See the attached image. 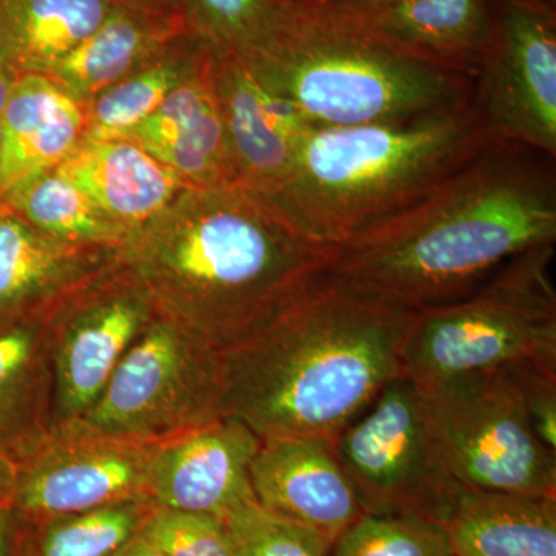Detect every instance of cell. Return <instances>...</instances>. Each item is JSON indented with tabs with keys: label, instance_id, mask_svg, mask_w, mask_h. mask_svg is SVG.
<instances>
[{
	"label": "cell",
	"instance_id": "obj_1",
	"mask_svg": "<svg viewBox=\"0 0 556 556\" xmlns=\"http://www.w3.org/2000/svg\"><path fill=\"white\" fill-rule=\"evenodd\" d=\"M555 163L489 146L422 200L339 244L329 280L408 313L466 298L522 252L555 244Z\"/></svg>",
	"mask_w": 556,
	"mask_h": 556
},
{
	"label": "cell",
	"instance_id": "obj_2",
	"mask_svg": "<svg viewBox=\"0 0 556 556\" xmlns=\"http://www.w3.org/2000/svg\"><path fill=\"white\" fill-rule=\"evenodd\" d=\"M336 252L239 185L182 190L119 249L160 316L219 354L325 280Z\"/></svg>",
	"mask_w": 556,
	"mask_h": 556
},
{
	"label": "cell",
	"instance_id": "obj_3",
	"mask_svg": "<svg viewBox=\"0 0 556 556\" xmlns=\"http://www.w3.org/2000/svg\"><path fill=\"white\" fill-rule=\"evenodd\" d=\"M416 313L391 308L325 278L222 357L223 416L262 441L340 433L404 376Z\"/></svg>",
	"mask_w": 556,
	"mask_h": 556
},
{
	"label": "cell",
	"instance_id": "obj_4",
	"mask_svg": "<svg viewBox=\"0 0 556 556\" xmlns=\"http://www.w3.org/2000/svg\"><path fill=\"white\" fill-rule=\"evenodd\" d=\"M489 146L471 98L415 118L309 126L268 200L311 239L339 247L422 200Z\"/></svg>",
	"mask_w": 556,
	"mask_h": 556
},
{
	"label": "cell",
	"instance_id": "obj_5",
	"mask_svg": "<svg viewBox=\"0 0 556 556\" xmlns=\"http://www.w3.org/2000/svg\"><path fill=\"white\" fill-rule=\"evenodd\" d=\"M237 56L316 127L415 118L473 89L468 76L413 56L325 0H299L269 39Z\"/></svg>",
	"mask_w": 556,
	"mask_h": 556
},
{
	"label": "cell",
	"instance_id": "obj_6",
	"mask_svg": "<svg viewBox=\"0 0 556 556\" xmlns=\"http://www.w3.org/2000/svg\"><path fill=\"white\" fill-rule=\"evenodd\" d=\"M555 244L522 252L466 298L415 314L404 376L417 387L533 364L556 371Z\"/></svg>",
	"mask_w": 556,
	"mask_h": 556
},
{
	"label": "cell",
	"instance_id": "obj_7",
	"mask_svg": "<svg viewBox=\"0 0 556 556\" xmlns=\"http://www.w3.org/2000/svg\"><path fill=\"white\" fill-rule=\"evenodd\" d=\"M417 388L457 484L556 500V452L538 437L510 368Z\"/></svg>",
	"mask_w": 556,
	"mask_h": 556
},
{
	"label": "cell",
	"instance_id": "obj_8",
	"mask_svg": "<svg viewBox=\"0 0 556 556\" xmlns=\"http://www.w3.org/2000/svg\"><path fill=\"white\" fill-rule=\"evenodd\" d=\"M340 463L365 514L407 515L441 522L463 486L442 452L422 394L405 376L340 433Z\"/></svg>",
	"mask_w": 556,
	"mask_h": 556
},
{
	"label": "cell",
	"instance_id": "obj_9",
	"mask_svg": "<svg viewBox=\"0 0 556 556\" xmlns=\"http://www.w3.org/2000/svg\"><path fill=\"white\" fill-rule=\"evenodd\" d=\"M222 357L156 314L80 419L116 437L163 442L223 416Z\"/></svg>",
	"mask_w": 556,
	"mask_h": 556
},
{
	"label": "cell",
	"instance_id": "obj_10",
	"mask_svg": "<svg viewBox=\"0 0 556 556\" xmlns=\"http://www.w3.org/2000/svg\"><path fill=\"white\" fill-rule=\"evenodd\" d=\"M144 285L119 258L47 311L54 378V424L83 417L121 358L156 317Z\"/></svg>",
	"mask_w": 556,
	"mask_h": 556
},
{
	"label": "cell",
	"instance_id": "obj_11",
	"mask_svg": "<svg viewBox=\"0 0 556 556\" xmlns=\"http://www.w3.org/2000/svg\"><path fill=\"white\" fill-rule=\"evenodd\" d=\"M492 146L556 159V14L495 0L471 89Z\"/></svg>",
	"mask_w": 556,
	"mask_h": 556
},
{
	"label": "cell",
	"instance_id": "obj_12",
	"mask_svg": "<svg viewBox=\"0 0 556 556\" xmlns=\"http://www.w3.org/2000/svg\"><path fill=\"white\" fill-rule=\"evenodd\" d=\"M159 445L105 433L80 417L54 424L16 463L13 507L40 519L152 497Z\"/></svg>",
	"mask_w": 556,
	"mask_h": 556
},
{
	"label": "cell",
	"instance_id": "obj_13",
	"mask_svg": "<svg viewBox=\"0 0 556 556\" xmlns=\"http://www.w3.org/2000/svg\"><path fill=\"white\" fill-rule=\"evenodd\" d=\"M260 445L262 439L230 416L160 442L150 496L163 508L225 519L255 503L251 466Z\"/></svg>",
	"mask_w": 556,
	"mask_h": 556
},
{
	"label": "cell",
	"instance_id": "obj_14",
	"mask_svg": "<svg viewBox=\"0 0 556 556\" xmlns=\"http://www.w3.org/2000/svg\"><path fill=\"white\" fill-rule=\"evenodd\" d=\"M251 485L258 506L313 530L332 546L365 514L331 439L262 441Z\"/></svg>",
	"mask_w": 556,
	"mask_h": 556
},
{
	"label": "cell",
	"instance_id": "obj_15",
	"mask_svg": "<svg viewBox=\"0 0 556 556\" xmlns=\"http://www.w3.org/2000/svg\"><path fill=\"white\" fill-rule=\"evenodd\" d=\"M214 83L237 185L270 199L309 124L233 53L214 51Z\"/></svg>",
	"mask_w": 556,
	"mask_h": 556
},
{
	"label": "cell",
	"instance_id": "obj_16",
	"mask_svg": "<svg viewBox=\"0 0 556 556\" xmlns=\"http://www.w3.org/2000/svg\"><path fill=\"white\" fill-rule=\"evenodd\" d=\"M188 35L193 33L181 3L115 0L101 24L47 78L87 104Z\"/></svg>",
	"mask_w": 556,
	"mask_h": 556
},
{
	"label": "cell",
	"instance_id": "obj_17",
	"mask_svg": "<svg viewBox=\"0 0 556 556\" xmlns=\"http://www.w3.org/2000/svg\"><path fill=\"white\" fill-rule=\"evenodd\" d=\"M121 138L138 142L188 188L237 185L215 90L214 50L199 72Z\"/></svg>",
	"mask_w": 556,
	"mask_h": 556
},
{
	"label": "cell",
	"instance_id": "obj_18",
	"mask_svg": "<svg viewBox=\"0 0 556 556\" xmlns=\"http://www.w3.org/2000/svg\"><path fill=\"white\" fill-rule=\"evenodd\" d=\"M119 258L40 232L0 201V327L47 313L68 291Z\"/></svg>",
	"mask_w": 556,
	"mask_h": 556
},
{
	"label": "cell",
	"instance_id": "obj_19",
	"mask_svg": "<svg viewBox=\"0 0 556 556\" xmlns=\"http://www.w3.org/2000/svg\"><path fill=\"white\" fill-rule=\"evenodd\" d=\"M56 170L130 236L189 189L174 170L129 138L84 137Z\"/></svg>",
	"mask_w": 556,
	"mask_h": 556
},
{
	"label": "cell",
	"instance_id": "obj_20",
	"mask_svg": "<svg viewBox=\"0 0 556 556\" xmlns=\"http://www.w3.org/2000/svg\"><path fill=\"white\" fill-rule=\"evenodd\" d=\"M87 130L86 108L42 75H21L0 116V199L56 169Z\"/></svg>",
	"mask_w": 556,
	"mask_h": 556
},
{
	"label": "cell",
	"instance_id": "obj_21",
	"mask_svg": "<svg viewBox=\"0 0 556 556\" xmlns=\"http://www.w3.org/2000/svg\"><path fill=\"white\" fill-rule=\"evenodd\" d=\"M54 426L47 313L0 327V455L14 463Z\"/></svg>",
	"mask_w": 556,
	"mask_h": 556
},
{
	"label": "cell",
	"instance_id": "obj_22",
	"mask_svg": "<svg viewBox=\"0 0 556 556\" xmlns=\"http://www.w3.org/2000/svg\"><path fill=\"white\" fill-rule=\"evenodd\" d=\"M439 526L453 556H556V500L460 489Z\"/></svg>",
	"mask_w": 556,
	"mask_h": 556
},
{
	"label": "cell",
	"instance_id": "obj_23",
	"mask_svg": "<svg viewBox=\"0 0 556 556\" xmlns=\"http://www.w3.org/2000/svg\"><path fill=\"white\" fill-rule=\"evenodd\" d=\"M354 20L413 56L473 79L492 25V0H399Z\"/></svg>",
	"mask_w": 556,
	"mask_h": 556
},
{
	"label": "cell",
	"instance_id": "obj_24",
	"mask_svg": "<svg viewBox=\"0 0 556 556\" xmlns=\"http://www.w3.org/2000/svg\"><path fill=\"white\" fill-rule=\"evenodd\" d=\"M115 0H0V56L47 76L93 33Z\"/></svg>",
	"mask_w": 556,
	"mask_h": 556
},
{
	"label": "cell",
	"instance_id": "obj_25",
	"mask_svg": "<svg viewBox=\"0 0 556 556\" xmlns=\"http://www.w3.org/2000/svg\"><path fill=\"white\" fill-rule=\"evenodd\" d=\"M212 56L199 36L175 40L155 58L84 104L87 138H121L152 115L163 101Z\"/></svg>",
	"mask_w": 556,
	"mask_h": 556
},
{
	"label": "cell",
	"instance_id": "obj_26",
	"mask_svg": "<svg viewBox=\"0 0 556 556\" xmlns=\"http://www.w3.org/2000/svg\"><path fill=\"white\" fill-rule=\"evenodd\" d=\"M51 239L79 248L121 249L127 230L56 169L42 172L0 199Z\"/></svg>",
	"mask_w": 556,
	"mask_h": 556
},
{
	"label": "cell",
	"instance_id": "obj_27",
	"mask_svg": "<svg viewBox=\"0 0 556 556\" xmlns=\"http://www.w3.org/2000/svg\"><path fill=\"white\" fill-rule=\"evenodd\" d=\"M159 507L153 497H137L33 519L31 556H118Z\"/></svg>",
	"mask_w": 556,
	"mask_h": 556
},
{
	"label": "cell",
	"instance_id": "obj_28",
	"mask_svg": "<svg viewBox=\"0 0 556 556\" xmlns=\"http://www.w3.org/2000/svg\"><path fill=\"white\" fill-rule=\"evenodd\" d=\"M299 0H181L190 30L217 53L241 54L269 39Z\"/></svg>",
	"mask_w": 556,
	"mask_h": 556
},
{
	"label": "cell",
	"instance_id": "obj_29",
	"mask_svg": "<svg viewBox=\"0 0 556 556\" xmlns=\"http://www.w3.org/2000/svg\"><path fill=\"white\" fill-rule=\"evenodd\" d=\"M331 556H453L438 522L407 515L364 514L332 546Z\"/></svg>",
	"mask_w": 556,
	"mask_h": 556
},
{
	"label": "cell",
	"instance_id": "obj_30",
	"mask_svg": "<svg viewBox=\"0 0 556 556\" xmlns=\"http://www.w3.org/2000/svg\"><path fill=\"white\" fill-rule=\"evenodd\" d=\"M232 556H331L332 544L306 527L270 514L255 503L225 518Z\"/></svg>",
	"mask_w": 556,
	"mask_h": 556
},
{
	"label": "cell",
	"instance_id": "obj_31",
	"mask_svg": "<svg viewBox=\"0 0 556 556\" xmlns=\"http://www.w3.org/2000/svg\"><path fill=\"white\" fill-rule=\"evenodd\" d=\"M141 535L164 556H232L228 526L214 515L159 507Z\"/></svg>",
	"mask_w": 556,
	"mask_h": 556
},
{
	"label": "cell",
	"instance_id": "obj_32",
	"mask_svg": "<svg viewBox=\"0 0 556 556\" xmlns=\"http://www.w3.org/2000/svg\"><path fill=\"white\" fill-rule=\"evenodd\" d=\"M508 368L538 437L556 452V371L533 364Z\"/></svg>",
	"mask_w": 556,
	"mask_h": 556
},
{
	"label": "cell",
	"instance_id": "obj_33",
	"mask_svg": "<svg viewBox=\"0 0 556 556\" xmlns=\"http://www.w3.org/2000/svg\"><path fill=\"white\" fill-rule=\"evenodd\" d=\"M33 519L10 506L0 510V556H31Z\"/></svg>",
	"mask_w": 556,
	"mask_h": 556
},
{
	"label": "cell",
	"instance_id": "obj_34",
	"mask_svg": "<svg viewBox=\"0 0 556 556\" xmlns=\"http://www.w3.org/2000/svg\"><path fill=\"white\" fill-rule=\"evenodd\" d=\"M325 2L350 16L361 17L393 5L399 0H325Z\"/></svg>",
	"mask_w": 556,
	"mask_h": 556
},
{
	"label": "cell",
	"instance_id": "obj_35",
	"mask_svg": "<svg viewBox=\"0 0 556 556\" xmlns=\"http://www.w3.org/2000/svg\"><path fill=\"white\" fill-rule=\"evenodd\" d=\"M14 485H16V463L0 455V510L13 506Z\"/></svg>",
	"mask_w": 556,
	"mask_h": 556
},
{
	"label": "cell",
	"instance_id": "obj_36",
	"mask_svg": "<svg viewBox=\"0 0 556 556\" xmlns=\"http://www.w3.org/2000/svg\"><path fill=\"white\" fill-rule=\"evenodd\" d=\"M17 78H20V75L0 56V116H2L3 110H5L7 102L10 100L11 91H13Z\"/></svg>",
	"mask_w": 556,
	"mask_h": 556
},
{
	"label": "cell",
	"instance_id": "obj_37",
	"mask_svg": "<svg viewBox=\"0 0 556 556\" xmlns=\"http://www.w3.org/2000/svg\"><path fill=\"white\" fill-rule=\"evenodd\" d=\"M118 556H164L159 548L139 533Z\"/></svg>",
	"mask_w": 556,
	"mask_h": 556
},
{
	"label": "cell",
	"instance_id": "obj_38",
	"mask_svg": "<svg viewBox=\"0 0 556 556\" xmlns=\"http://www.w3.org/2000/svg\"><path fill=\"white\" fill-rule=\"evenodd\" d=\"M506 2L519 3V5L532 7L544 13L556 14V0H506Z\"/></svg>",
	"mask_w": 556,
	"mask_h": 556
},
{
	"label": "cell",
	"instance_id": "obj_39",
	"mask_svg": "<svg viewBox=\"0 0 556 556\" xmlns=\"http://www.w3.org/2000/svg\"><path fill=\"white\" fill-rule=\"evenodd\" d=\"M156 2L181 3V0H156Z\"/></svg>",
	"mask_w": 556,
	"mask_h": 556
}]
</instances>
